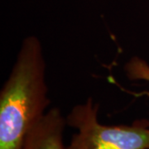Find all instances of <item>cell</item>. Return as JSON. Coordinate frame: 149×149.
Listing matches in <instances>:
<instances>
[{
	"label": "cell",
	"mask_w": 149,
	"mask_h": 149,
	"mask_svg": "<svg viewBox=\"0 0 149 149\" xmlns=\"http://www.w3.org/2000/svg\"><path fill=\"white\" fill-rule=\"evenodd\" d=\"M41 41L29 35L0 92V149H21L27 133L51 104Z\"/></svg>",
	"instance_id": "1"
},
{
	"label": "cell",
	"mask_w": 149,
	"mask_h": 149,
	"mask_svg": "<svg viewBox=\"0 0 149 149\" xmlns=\"http://www.w3.org/2000/svg\"><path fill=\"white\" fill-rule=\"evenodd\" d=\"M99 110L100 104L91 97L71 109L66 123L77 132L66 149H149V120L105 125L99 120Z\"/></svg>",
	"instance_id": "2"
},
{
	"label": "cell",
	"mask_w": 149,
	"mask_h": 149,
	"mask_svg": "<svg viewBox=\"0 0 149 149\" xmlns=\"http://www.w3.org/2000/svg\"><path fill=\"white\" fill-rule=\"evenodd\" d=\"M66 123L59 108L48 109L27 133L21 149H66L64 132Z\"/></svg>",
	"instance_id": "3"
},
{
	"label": "cell",
	"mask_w": 149,
	"mask_h": 149,
	"mask_svg": "<svg viewBox=\"0 0 149 149\" xmlns=\"http://www.w3.org/2000/svg\"><path fill=\"white\" fill-rule=\"evenodd\" d=\"M123 70L131 81H145L149 83V63L144 59L134 56L124 65Z\"/></svg>",
	"instance_id": "4"
}]
</instances>
